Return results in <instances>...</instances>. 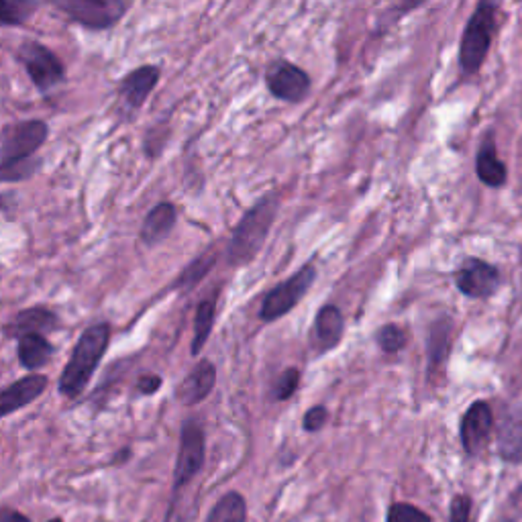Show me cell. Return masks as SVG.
<instances>
[{
  "label": "cell",
  "instance_id": "cell-1",
  "mask_svg": "<svg viewBox=\"0 0 522 522\" xmlns=\"http://www.w3.org/2000/svg\"><path fill=\"white\" fill-rule=\"evenodd\" d=\"M109 341H111L109 323L92 325L80 335V339L72 351V357L60 376L58 390L62 396L74 400L86 390V386L90 384V380L98 368L100 359L109 349Z\"/></svg>",
  "mask_w": 522,
  "mask_h": 522
},
{
  "label": "cell",
  "instance_id": "cell-2",
  "mask_svg": "<svg viewBox=\"0 0 522 522\" xmlns=\"http://www.w3.org/2000/svg\"><path fill=\"white\" fill-rule=\"evenodd\" d=\"M278 200L268 196L259 200L237 225L229 243V261L233 266H243L251 261L261 245L266 243L270 227L276 219Z\"/></svg>",
  "mask_w": 522,
  "mask_h": 522
},
{
  "label": "cell",
  "instance_id": "cell-3",
  "mask_svg": "<svg viewBox=\"0 0 522 522\" xmlns=\"http://www.w3.org/2000/svg\"><path fill=\"white\" fill-rule=\"evenodd\" d=\"M494 13H496L494 5H490V3L478 5L476 13L472 15V19H469V23L463 31L459 62H461V68L465 74H476L488 56L492 33L496 27Z\"/></svg>",
  "mask_w": 522,
  "mask_h": 522
},
{
  "label": "cell",
  "instance_id": "cell-4",
  "mask_svg": "<svg viewBox=\"0 0 522 522\" xmlns=\"http://www.w3.org/2000/svg\"><path fill=\"white\" fill-rule=\"evenodd\" d=\"M54 7L70 21L92 31L115 27L129 11V3L123 0H58Z\"/></svg>",
  "mask_w": 522,
  "mask_h": 522
},
{
  "label": "cell",
  "instance_id": "cell-5",
  "mask_svg": "<svg viewBox=\"0 0 522 522\" xmlns=\"http://www.w3.org/2000/svg\"><path fill=\"white\" fill-rule=\"evenodd\" d=\"M17 58L27 70L35 88L41 92H47L49 88L62 84L66 78L62 60L39 41H25L17 51Z\"/></svg>",
  "mask_w": 522,
  "mask_h": 522
},
{
  "label": "cell",
  "instance_id": "cell-6",
  "mask_svg": "<svg viewBox=\"0 0 522 522\" xmlns=\"http://www.w3.org/2000/svg\"><path fill=\"white\" fill-rule=\"evenodd\" d=\"M315 278H317L315 266H304L288 282L270 290L268 296L264 298V304H261V312H259L261 321L272 323V321H278L280 317L288 315V312L304 298V294L310 290V286L315 284Z\"/></svg>",
  "mask_w": 522,
  "mask_h": 522
},
{
  "label": "cell",
  "instance_id": "cell-7",
  "mask_svg": "<svg viewBox=\"0 0 522 522\" xmlns=\"http://www.w3.org/2000/svg\"><path fill=\"white\" fill-rule=\"evenodd\" d=\"M204 455L206 443L202 427L196 421H186L180 433V449L174 467V494L186 488L200 474L204 465Z\"/></svg>",
  "mask_w": 522,
  "mask_h": 522
},
{
  "label": "cell",
  "instance_id": "cell-8",
  "mask_svg": "<svg viewBox=\"0 0 522 522\" xmlns=\"http://www.w3.org/2000/svg\"><path fill=\"white\" fill-rule=\"evenodd\" d=\"M49 129L43 121H19L11 123L0 133V162L29 160L45 143Z\"/></svg>",
  "mask_w": 522,
  "mask_h": 522
},
{
  "label": "cell",
  "instance_id": "cell-9",
  "mask_svg": "<svg viewBox=\"0 0 522 522\" xmlns=\"http://www.w3.org/2000/svg\"><path fill=\"white\" fill-rule=\"evenodd\" d=\"M457 288L469 298H488L500 286V274L482 259H467L455 274Z\"/></svg>",
  "mask_w": 522,
  "mask_h": 522
},
{
  "label": "cell",
  "instance_id": "cell-10",
  "mask_svg": "<svg viewBox=\"0 0 522 522\" xmlns=\"http://www.w3.org/2000/svg\"><path fill=\"white\" fill-rule=\"evenodd\" d=\"M494 427V414L486 402H474L461 421V445L467 455L476 457L486 447Z\"/></svg>",
  "mask_w": 522,
  "mask_h": 522
},
{
  "label": "cell",
  "instance_id": "cell-11",
  "mask_svg": "<svg viewBox=\"0 0 522 522\" xmlns=\"http://www.w3.org/2000/svg\"><path fill=\"white\" fill-rule=\"evenodd\" d=\"M268 88L274 96L290 102L302 100L310 90V78L294 64H276L268 72Z\"/></svg>",
  "mask_w": 522,
  "mask_h": 522
},
{
  "label": "cell",
  "instance_id": "cell-12",
  "mask_svg": "<svg viewBox=\"0 0 522 522\" xmlns=\"http://www.w3.org/2000/svg\"><path fill=\"white\" fill-rule=\"evenodd\" d=\"M45 388H47V378L41 374H31L7 386L5 390H0V419H7L9 414L37 400L45 392Z\"/></svg>",
  "mask_w": 522,
  "mask_h": 522
},
{
  "label": "cell",
  "instance_id": "cell-13",
  "mask_svg": "<svg viewBox=\"0 0 522 522\" xmlns=\"http://www.w3.org/2000/svg\"><path fill=\"white\" fill-rule=\"evenodd\" d=\"M217 384V370L211 361H198L196 368L186 376V380L178 386L176 398L184 406H194L200 404L208 394L213 392Z\"/></svg>",
  "mask_w": 522,
  "mask_h": 522
},
{
  "label": "cell",
  "instance_id": "cell-14",
  "mask_svg": "<svg viewBox=\"0 0 522 522\" xmlns=\"http://www.w3.org/2000/svg\"><path fill=\"white\" fill-rule=\"evenodd\" d=\"M160 76H162V70L158 66H141L121 80L119 94L131 109H139V107H143L147 96L153 92V88L158 86Z\"/></svg>",
  "mask_w": 522,
  "mask_h": 522
},
{
  "label": "cell",
  "instance_id": "cell-15",
  "mask_svg": "<svg viewBox=\"0 0 522 522\" xmlns=\"http://www.w3.org/2000/svg\"><path fill=\"white\" fill-rule=\"evenodd\" d=\"M60 327V319L56 312H51L49 308L43 306H35V308H27L5 327V335L7 337H23L29 333H37V335H45L56 331Z\"/></svg>",
  "mask_w": 522,
  "mask_h": 522
},
{
  "label": "cell",
  "instance_id": "cell-16",
  "mask_svg": "<svg viewBox=\"0 0 522 522\" xmlns=\"http://www.w3.org/2000/svg\"><path fill=\"white\" fill-rule=\"evenodd\" d=\"M178 221V213H176V206L170 202H160L158 206H153L149 215L143 221L141 227V241L145 245H158L160 241H164L174 225Z\"/></svg>",
  "mask_w": 522,
  "mask_h": 522
},
{
  "label": "cell",
  "instance_id": "cell-17",
  "mask_svg": "<svg viewBox=\"0 0 522 522\" xmlns=\"http://www.w3.org/2000/svg\"><path fill=\"white\" fill-rule=\"evenodd\" d=\"M345 331V321L337 306H323L315 319V339L321 351H329L339 345Z\"/></svg>",
  "mask_w": 522,
  "mask_h": 522
},
{
  "label": "cell",
  "instance_id": "cell-18",
  "mask_svg": "<svg viewBox=\"0 0 522 522\" xmlns=\"http://www.w3.org/2000/svg\"><path fill=\"white\" fill-rule=\"evenodd\" d=\"M17 355L25 370L35 372V370H41L43 365L49 361V357L54 355V347H51V343L45 339V335L29 333L19 339Z\"/></svg>",
  "mask_w": 522,
  "mask_h": 522
},
{
  "label": "cell",
  "instance_id": "cell-19",
  "mask_svg": "<svg viewBox=\"0 0 522 522\" xmlns=\"http://www.w3.org/2000/svg\"><path fill=\"white\" fill-rule=\"evenodd\" d=\"M498 453L508 463L522 461V414H512L500 425Z\"/></svg>",
  "mask_w": 522,
  "mask_h": 522
},
{
  "label": "cell",
  "instance_id": "cell-20",
  "mask_svg": "<svg viewBox=\"0 0 522 522\" xmlns=\"http://www.w3.org/2000/svg\"><path fill=\"white\" fill-rule=\"evenodd\" d=\"M476 172H478V178L490 188H498L506 182V166L496 155V147L492 141L482 145V149L478 153Z\"/></svg>",
  "mask_w": 522,
  "mask_h": 522
},
{
  "label": "cell",
  "instance_id": "cell-21",
  "mask_svg": "<svg viewBox=\"0 0 522 522\" xmlns=\"http://www.w3.org/2000/svg\"><path fill=\"white\" fill-rule=\"evenodd\" d=\"M217 315V298H206L198 304L196 317H194V339H192V355H198L202 347L206 345L208 337H211L213 325Z\"/></svg>",
  "mask_w": 522,
  "mask_h": 522
},
{
  "label": "cell",
  "instance_id": "cell-22",
  "mask_svg": "<svg viewBox=\"0 0 522 522\" xmlns=\"http://www.w3.org/2000/svg\"><path fill=\"white\" fill-rule=\"evenodd\" d=\"M449 331L451 325L447 321L437 323L431 331V339H429V363H431V378L441 376L445 370V363L451 351V339H449Z\"/></svg>",
  "mask_w": 522,
  "mask_h": 522
},
{
  "label": "cell",
  "instance_id": "cell-23",
  "mask_svg": "<svg viewBox=\"0 0 522 522\" xmlns=\"http://www.w3.org/2000/svg\"><path fill=\"white\" fill-rule=\"evenodd\" d=\"M206 522H247V504L239 492H227L206 516Z\"/></svg>",
  "mask_w": 522,
  "mask_h": 522
},
{
  "label": "cell",
  "instance_id": "cell-24",
  "mask_svg": "<svg viewBox=\"0 0 522 522\" xmlns=\"http://www.w3.org/2000/svg\"><path fill=\"white\" fill-rule=\"evenodd\" d=\"M37 7L31 0H0V27L25 25Z\"/></svg>",
  "mask_w": 522,
  "mask_h": 522
},
{
  "label": "cell",
  "instance_id": "cell-25",
  "mask_svg": "<svg viewBox=\"0 0 522 522\" xmlns=\"http://www.w3.org/2000/svg\"><path fill=\"white\" fill-rule=\"evenodd\" d=\"M215 266V255H211V253H206V255H202V257H198V259H194L192 264L178 276V280H176V288H180V290H190V288H194L206 274H208V270H211Z\"/></svg>",
  "mask_w": 522,
  "mask_h": 522
},
{
  "label": "cell",
  "instance_id": "cell-26",
  "mask_svg": "<svg viewBox=\"0 0 522 522\" xmlns=\"http://www.w3.org/2000/svg\"><path fill=\"white\" fill-rule=\"evenodd\" d=\"M39 168V162L29 160H13V162H0V182H25L29 180Z\"/></svg>",
  "mask_w": 522,
  "mask_h": 522
},
{
  "label": "cell",
  "instance_id": "cell-27",
  "mask_svg": "<svg viewBox=\"0 0 522 522\" xmlns=\"http://www.w3.org/2000/svg\"><path fill=\"white\" fill-rule=\"evenodd\" d=\"M388 522H433L431 516L408 502H396L388 508Z\"/></svg>",
  "mask_w": 522,
  "mask_h": 522
},
{
  "label": "cell",
  "instance_id": "cell-28",
  "mask_svg": "<svg viewBox=\"0 0 522 522\" xmlns=\"http://www.w3.org/2000/svg\"><path fill=\"white\" fill-rule=\"evenodd\" d=\"M376 341L386 353H396L406 345V333L396 325H386L378 331Z\"/></svg>",
  "mask_w": 522,
  "mask_h": 522
},
{
  "label": "cell",
  "instance_id": "cell-29",
  "mask_svg": "<svg viewBox=\"0 0 522 522\" xmlns=\"http://www.w3.org/2000/svg\"><path fill=\"white\" fill-rule=\"evenodd\" d=\"M298 382H300V376H298L296 368H290L284 374H280V378L276 380V384L272 388L274 400H288L296 392Z\"/></svg>",
  "mask_w": 522,
  "mask_h": 522
},
{
  "label": "cell",
  "instance_id": "cell-30",
  "mask_svg": "<svg viewBox=\"0 0 522 522\" xmlns=\"http://www.w3.org/2000/svg\"><path fill=\"white\" fill-rule=\"evenodd\" d=\"M472 520V498L457 494L449 506V522H469Z\"/></svg>",
  "mask_w": 522,
  "mask_h": 522
},
{
  "label": "cell",
  "instance_id": "cell-31",
  "mask_svg": "<svg viewBox=\"0 0 522 522\" xmlns=\"http://www.w3.org/2000/svg\"><path fill=\"white\" fill-rule=\"evenodd\" d=\"M327 419H329V412H327L325 406H312V408L304 414L302 427H304V431H308V433H315V431H321V429L325 427Z\"/></svg>",
  "mask_w": 522,
  "mask_h": 522
},
{
  "label": "cell",
  "instance_id": "cell-32",
  "mask_svg": "<svg viewBox=\"0 0 522 522\" xmlns=\"http://www.w3.org/2000/svg\"><path fill=\"white\" fill-rule=\"evenodd\" d=\"M162 378L160 376H155V374H147V376H141L139 378V382H137V390L141 392V394H147V396H151V394H155L158 392L160 388H162Z\"/></svg>",
  "mask_w": 522,
  "mask_h": 522
},
{
  "label": "cell",
  "instance_id": "cell-33",
  "mask_svg": "<svg viewBox=\"0 0 522 522\" xmlns=\"http://www.w3.org/2000/svg\"><path fill=\"white\" fill-rule=\"evenodd\" d=\"M0 522H31V518L15 508L0 506Z\"/></svg>",
  "mask_w": 522,
  "mask_h": 522
},
{
  "label": "cell",
  "instance_id": "cell-34",
  "mask_svg": "<svg viewBox=\"0 0 522 522\" xmlns=\"http://www.w3.org/2000/svg\"><path fill=\"white\" fill-rule=\"evenodd\" d=\"M47 522H64L62 518H51V520H47Z\"/></svg>",
  "mask_w": 522,
  "mask_h": 522
},
{
  "label": "cell",
  "instance_id": "cell-35",
  "mask_svg": "<svg viewBox=\"0 0 522 522\" xmlns=\"http://www.w3.org/2000/svg\"><path fill=\"white\" fill-rule=\"evenodd\" d=\"M504 522H516V520H512V518H508V520H504Z\"/></svg>",
  "mask_w": 522,
  "mask_h": 522
}]
</instances>
